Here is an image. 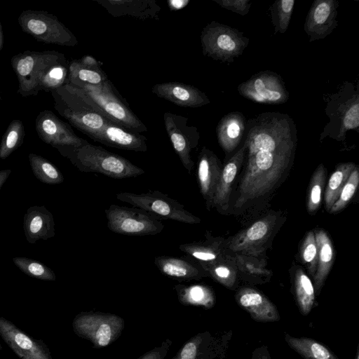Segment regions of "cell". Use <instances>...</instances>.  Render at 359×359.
I'll use <instances>...</instances> for the list:
<instances>
[{
	"label": "cell",
	"instance_id": "obj_1",
	"mask_svg": "<svg viewBox=\"0 0 359 359\" xmlns=\"http://www.w3.org/2000/svg\"><path fill=\"white\" fill-rule=\"evenodd\" d=\"M246 163L235 205L271 191L289 170L297 146L293 119L279 111L262 112L246 121Z\"/></svg>",
	"mask_w": 359,
	"mask_h": 359
},
{
	"label": "cell",
	"instance_id": "obj_2",
	"mask_svg": "<svg viewBox=\"0 0 359 359\" xmlns=\"http://www.w3.org/2000/svg\"><path fill=\"white\" fill-rule=\"evenodd\" d=\"M80 171L97 172L114 179L136 177L144 170L127 158L88 142L80 147H56Z\"/></svg>",
	"mask_w": 359,
	"mask_h": 359
},
{
	"label": "cell",
	"instance_id": "obj_3",
	"mask_svg": "<svg viewBox=\"0 0 359 359\" xmlns=\"http://www.w3.org/2000/svg\"><path fill=\"white\" fill-rule=\"evenodd\" d=\"M50 93L57 111L89 137L113 123L81 88L65 84Z\"/></svg>",
	"mask_w": 359,
	"mask_h": 359
},
{
	"label": "cell",
	"instance_id": "obj_4",
	"mask_svg": "<svg viewBox=\"0 0 359 359\" xmlns=\"http://www.w3.org/2000/svg\"><path fill=\"white\" fill-rule=\"evenodd\" d=\"M329 122L320 140L329 137L337 141L345 139L346 132L359 128V91L358 86L345 82L339 90L328 97L325 109Z\"/></svg>",
	"mask_w": 359,
	"mask_h": 359
},
{
	"label": "cell",
	"instance_id": "obj_5",
	"mask_svg": "<svg viewBox=\"0 0 359 359\" xmlns=\"http://www.w3.org/2000/svg\"><path fill=\"white\" fill-rule=\"evenodd\" d=\"M65 58L55 50H25L13 56L11 63L18 82V93L25 97L37 95L47 72Z\"/></svg>",
	"mask_w": 359,
	"mask_h": 359
},
{
	"label": "cell",
	"instance_id": "obj_6",
	"mask_svg": "<svg viewBox=\"0 0 359 359\" xmlns=\"http://www.w3.org/2000/svg\"><path fill=\"white\" fill-rule=\"evenodd\" d=\"M200 39L204 55L227 64L241 56L250 41L238 29L217 21L204 27Z\"/></svg>",
	"mask_w": 359,
	"mask_h": 359
},
{
	"label": "cell",
	"instance_id": "obj_7",
	"mask_svg": "<svg viewBox=\"0 0 359 359\" xmlns=\"http://www.w3.org/2000/svg\"><path fill=\"white\" fill-rule=\"evenodd\" d=\"M22 30L37 41L63 46H75L78 40L58 18L45 11L25 10L18 18Z\"/></svg>",
	"mask_w": 359,
	"mask_h": 359
},
{
	"label": "cell",
	"instance_id": "obj_8",
	"mask_svg": "<svg viewBox=\"0 0 359 359\" xmlns=\"http://www.w3.org/2000/svg\"><path fill=\"white\" fill-rule=\"evenodd\" d=\"M125 326L120 316L102 312H81L72 322L74 333L88 340L95 348L106 347L121 334Z\"/></svg>",
	"mask_w": 359,
	"mask_h": 359
},
{
	"label": "cell",
	"instance_id": "obj_9",
	"mask_svg": "<svg viewBox=\"0 0 359 359\" xmlns=\"http://www.w3.org/2000/svg\"><path fill=\"white\" fill-rule=\"evenodd\" d=\"M116 198L160 219H171L191 224L201 222V219L186 210L184 205L158 191L142 194L121 192L116 195Z\"/></svg>",
	"mask_w": 359,
	"mask_h": 359
},
{
	"label": "cell",
	"instance_id": "obj_10",
	"mask_svg": "<svg viewBox=\"0 0 359 359\" xmlns=\"http://www.w3.org/2000/svg\"><path fill=\"white\" fill-rule=\"evenodd\" d=\"M115 124L134 133L147 132V128L131 111L109 80L99 87L81 88Z\"/></svg>",
	"mask_w": 359,
	"mask_h": 359
},
{
	"label": "cell",
	"instance_id": "obj_11",
	"mask_svg": "<svg viewBox=\"0 0 359 359\" xmlns=\"http://www.w3.org/2000/svg\"><path fill=\"white\" fill-rule=\"evenodd\" d=\"M104 212L108 229L116 233L126 236L156 235L164 228L160 219L138 208L112 204Z\"/></svg>",
	"mask_w": 359,
	"mask_h": 359
},
{
	"label": "cell",
	"instance_id": "obj_12",
	"mask_svg": "<svg viewBox=\"0 0 359 359\" xmlns=\"http://www.w3.org/2000/svg\"><path fill=\"white\" fill-rule=\"evenodd\" d=\"M239 94L252 102L266 104H283L289 99V93L281 76L264 70L257 72L238 86Z\"/></svg>",
	"mask_w": 359,
	"mask_h": 359
},
{
	"label": "cell",
	"instance_id": "obj_13",
	"mask_svg": "<svg viewBox=\"0 0 359 359\" xmlns=\"http://www.w3.org/2000/svg\"><path fill=\"white\" fill-rule=\"evenodd\" d=\"M163 120L176 154L184 168L191 173L194 166L191 151L198 146L200 140L198 128L189 124L188 118L169 111L163 114Z\"/></svg>",
	"mask_w": 359,
	"mask_h": 359
},
{
	"label": "cell",
	"instance_id": "obj_14",
	"mask_svg": "<svg viewBox=\"0 0 359 359\" xmlns=\"http://www.w3.org/2000/svg\"><path fill=\"white\" fill-rule=\"evenodd\" d=\"M35 128L39 138L54 148L80 147L88 142L77 136L71 126L60 119L53 111L43 110L35 119Z\"/></svg>",
	"mask_w": 359,
	"mask_h": 359
},
{
	"label": "cell",
	"instance_id": "obj_15",
	"mask_svg": "<svg viewBox=\"0 0 359 359\" xmlns=\"http://www.w3.org/2000/svg\"><path fill=\"white\" fill-rule=\"evenodd\" d=\"M231 336V331H227L219 336H214L208 331L200 332L187 341L172 359L222 358L229 347Z\"/></svg>",
	"mask_w": 359,
	"mask_h": 359
},
{
	"label": "cell",
	"instance_id": "obj_16",
	"mask_svg": "<svg viewBox=\"0 0 359 359\" xmlns=\"http://www.w3.org/2000/svg\"><path fill=\"white\" fill-rule=\"evenodd\" d=\"M0 335L20 359H53L47 345L35 339L0 316Z\"/></svg>",
	"mask_w": 359,
	"mask_h": 359
},
{
	"label": "cell",
	"instance_id": "obj_17",
	"mask_svg": "<svg viewBox=\"0 0 359 359\" xmlns=\"http://www.w3.org/2000/svg\"><path fill=\"white\" fill-rule=\"evenodd\" d=\"M276 222L274 215H269L256 221L248 228L233 237L226 246L233 252L255 257L264 250Z\"/></svg>",
	"mask_w": 359,
	"mask_h": 359
},
{
	"label": "cell",
	"instance_id": "obj_18",
	"mask_svg": "<svg viewBox=\"0 0 359 359\" xmlns=\"http://www.w3.org/2000/svg\"><path fill=\"white\" fill-rule=\"evenodd\" d=\"M339 1L316 0L306 17L304 30L309 42L323 39L337 27Z\"/></svg>",
	"mask_w": 359,
	"mask_h": 359
},
{
	"label": "cell",
	"instance_id": "obj_19",
	"mask_svg": "<svg viewBox=\"0 0 359 359\" xmlns=\"http://www.w3.org/2000/svg\"><path fill=\"white\" fill-rule=\"evenodd\" d=\"M222 169L220 161L216 154L203 147L198 158L197 180L200 192L208 210L212 208V200Z\"/></svg>",
	"mask_w": 359,
	"mask_h": 359
},
{
	"label": "cell",
	"instance_id": "obj_20",
	"mask_svg": "<svg viewBox=\"0 0 359 359\" xmlns=\"http://www.w3.org/2000/svg\"><path fill=\"white\" fill-rule=\"evenodd\" d=\"M154 264L164 276L179 282L199 280L208 276L207 271L193 257L187 256H157Z\"/></svg>",
	"mask_w": 359,
	"mask_h": 359
},
{
	"label": "cell",
	"instance_id": "obj_21",
	"mask_svg": "<svg viewBox=\"0 0 359 359\" xmlns=\"http://www.w3.org/2000/svg\"><path fill=\"white\" fill-rule=\"evenodd\" d=\"M157 97L183 107H200L210 103L205 93L194 86L180 82L157 83L151 88Z\"/></svg>",
	"mask_w": 359,
	"mask_h": 359
},
{
	"label": "cell",
	"instance_id": "obj_22",
	"mask_svg": "<svg viewBox=\"0 0 359 359\" xmlns=\"http://www.w3.org/2000/svg\"><path fill=\"white\" fill-rule=\"evenodd\" d=\"M235 299L238 304L257 322H276L280 315L276 306L261 292L249 287L240 288Z\"/></svg>",
	"mask_w": 359,
	"mask_h": 359
},
{
	"label": "cell",
	"instance_id": "obj_23",
	"mask_svg": "<svg viewBox=\"0 0 359 359\" xmlns=\"http://www.w3.org/2000/svg\"><path fill=\"white\" fill-rule=\"evenodd\" d=\"M90 138L108 147L120 149L147 151V137L109 123Z\"/></svg>",
	"mask_w": 359,
	"mask_h": 359
},
{
	"label": "cell",
	"instance_id": "obj_24",
	"mask_svg": "<svg viewBox=\"0 0 359 359\" xmlns=\"http://www.w3.org/2000/svg\"><path fill=\"white\" fill-rule=\"evenodd\" d=\"M245 153L246 144L244 141L222 169L212 205L217 210L226 211L228 209L232 186L245 160Z\"/></svg>",
	"mask_w": 359,
	"mask_h": 359
},
{
	"label": "cell",
	"instance_id": "obj_25",
	"mask_svg": "<svg viewBox=\"0 0 359 359\" xmlns=\"http://www.w3.org/2000/svg\"><path fill=\"white\" fill-rule=\"evenodd\" d=\"M108 81L99 62L92 56L85 55L69 62L67 84L79 88L87 86L99 87Z\"/></svg>",
	"mask_w": 359,
	"mask_h": 359
},
{
	"label": "cell",
	"instance_id": "obj_26",
	"mask_svg": "<svg viewBox=\"0 0 359 359\" xmlns=\"http://www.w3.org/2000/svg\"><path fill=\"white\" fill-rule=\"evenodd\" d=\"M23 230L27 241L31 244L38 240L53 238L55 231L52 213L44 205L29 208L23 217Z\"/></svg>",
	"mask_w": 359,
	"mask_h": 359
},
{
	"label": "cell",
	"instance_id": "obj_27",
	"mask_svg": "<svg viewBox=\"0 0 359 359\" xmlns=\"http://www.w3.org/2000/svg\"><path fill=\"white\" fill-rule=\"evenodd\" d=\"M96 3L114 17L130 16L137 19H159L161 7L154 0H102Z\"/></svg>",
	"mask_w": 359,
	"mask_h": 359
},
{
	"label": "cell",
	"instance_id": "obj_28",
	"mask_svg": "<svg viewBox=\"0 0 359 359\" xmlns=\"http://www.w3.org/2000/svg\"><path fill=\"white\" fill-rule=\"evenodd\" d=\"M246 119L240 111L224 116L216 127L217 141L226 154L236 151L245 133Z\"/></svg>",
	"mask_w": 359,
	"mask_h": 359
},
{
	"label": "cell",
	"instance_id": "obj_29",
	"mask_svg": "<svg viewBox=\"0 0 359 359\" xmlns=\"http://www.w3.org/2000/svg\"><path fill=\"white\" fill-rule=\"evenodd\" d=\"M318 245V264L313 276L315 295L318 296L332 269L334 252L332 243L326 231L319 229L315 233Z\"/></svg>",
	"mask_w": 359,
	"mask_h": 359
},
{
	"label": "cell",
	"instance_id": "obj_30",
	"mask_svg": "<svg viewBox=\"0 0 359 359\" xmlns=\"http://www.w3.org/2000/svg\"><path fill=\"white\" fill-rule=\"evenodd\" d=\"M207 240L181 244L179 249L196 259L204 269L214 264L222 258L220 241L207 234Z\"/></svg>",
	"mask_w": 359,
	"mask_h": 359
},
{
	"label": "cell",
	"instance_id": "obj_31",
	"mask_svg": "<svg viewBox=\"0 0 359 359\" xmlns=\"http://www.w3.org/2000/svg\"><path fill=\"white\" fill-rule=\"evenodd\" d=\"M287 345L303 359H339L327 346L309 337H297L284 333Z\"/></svg>",
	"mask_w": 359,
	"mask_h": 359
},
{
	"label": "cell",
	"instance_id": "obj_32",
	"mask_svg": "<svg viewBox=\"0 0 359 359\" xmlns=\"http://www.w3.org/2000/svg\"><path fill=\"white\" fill-rule=\"evenodd\" d=\"M177 298L184 305L203 306L211 309L215 303V295L208 286L201 284L175 285Z\"/></svg>",
	"mask_w": 359,
	"mask_h": 359
},
{
	"label": "cell",
	"instance_id": "obj_33",
	"mask_svg": "<svg viewBox=\"0 0 359 359\" xmlns=\"http://www.w3.org/2000/svg\"><path fill=\"white\" fill-rule=\"evenodd\" d=\"M292 287L299 312L303 316H307L315 306L316 295L311 280L301 268L294 272Z\"/></svg>",
	"mask_w": 359,
	"mask_h": 359
},
{
	"label": "cell",
	"instance_id": "obj_34",
	"mask_svg": "<svg viewBox=\"0 0 359 359\" xmlns=\"http://www.w3.org/2000/svg\"><path fill=\"white\" fill-rule=\"evenodd\" d=\"M355 166L351 162L340 163L331 175L324 194L325 208L327 211L330 212L338 199L344 185Z\"/></svg>",
	"mask_w": 359,
	"mask_h": 359
},
{
	"label": "cell",
	"instance_id": "obj_35",
	"mask_svg": "<svg viewBox=\"0 0 359 359\" xmlns=\"http://www.w3.org/2000/svg\"><path fill=\"white\" fill-rule=\"evenodd\" d=\"M30 166L35 177L48 184H58L64 181L62 172L46 158L36 154L28 156Z\"/></svg>",
	"mask_w": 359,
	"mask_h": 359
},
{
	"label": "cell",
	"instance_id": "obj_36",
	"mask_svg": "<svg viewBox=\"0 0 359 359\" xmlns=\"http://www.w3.org/2000/svg\"><path fill=\"white\" fill-rule=\"evenodd\" d=\"M25 132L23 123L13 120L6 128L0 143V158L5 159L23 143Z\"/></svg>",
	"mask_w": 359,
	"mask_h": 359
},
{
	"label": "cell",
	"instance_id": "obj_37",
	"mask_svg": "<svg viewBox=\"0 0 359 359\" xmlns=\"http://www.w3.org/2000/svg\"><path fill=\"white\" fill-rule=\"evenodd\" d=\"M294 0H277L269 7L274 34H284L288 29Z\"/></svg>",
	"mask_w": 359,
	"mask_h": 359
},
{
	"label": "cell",
	"instance_id": "obj_38",
	"mask_svg": "<svg viewBox=\"0 0 359 359\" xmlns=\"http://www.w3.org/2000/svg\"><path fill=\"white\" fill-rule=\"evenodd\" d=\"M69 62L66 58L51 67L39 84V91L51 92L67 83Z\"/></svg>",
	"mask_w": 359,
	"mask_h": 359
},
{
	"label": "cell",
	"instance_id": "obj_39",
	"mask_svg": "<svg viewBox=\"0 0 359 359\" xmlns=\"http://www.w3.org/2000/svg\"><path fill=\"white\" fill-rule=\"evenodd\" d=\"M326 173L324 165L320 164L312 175L307 196V210L309 212H315L320 205Z\"/></svg>",
	"mask_w": 359,
	"mask_h": 359
},
{
	"label": "cell",
	"instance_id": "obj_40",
	"mask_svg": "<svg viewBox=\"0 0 359 359\" xmlns=\"http://www.w3.org/2000/svg\"><path fill=\"white\" fill-rule=\"evenodd\" d=\"M15 265L26 275L43 280H55L54 271L43 263L27 257L13 258Z\"/></svg>",
	"mask_w": 359,
	"mask_h": 359
},
{
	"label": "cell",
	"instance_id": "obj_41",
	"mask_svg": "<svg viewBox=\"0 0 359 359\" xmlns=\"http://www.w3.org/2000/svg\"><path fill=\"white\" fill-rule=\"evenodd\" d=\"M204 269L208 273V276H210L224 286L230 289L235 287L237 280V271L227 261L222 259L214 264L205 267Z\"/></svg>",
	"mask_w": 359,
	"mask_h": 359
},
{
	"label": "cell",
	"instance_id": "obj_42",
	"mask_svg": "<svg viewBox=\"0 0 359 359\" xmlns=\"http://www.w3.org/2000/svg\"><path fill=\"white\" fill-rule=\"evenodd\" d=\"M318 245L313 231H309L301 247V258L309 273L313 278L318 264Z\"/></svg>",
	"mask_w": 359,
	"mask_h": 359
},
{
	"label": "cell",
	"instance_id": "obj_43",
	"mask_svg": "<svg viewBox=\"0 0 359 359\" xmlns=\"http://www.w3.org/2000/svg\"><path fill=\"white\" fill-rule=\"evenodd\" d=\"M359 184V170L355 166L344 185L338 199L331 208L332 213L341 211L354 196Z\"/></svg>",
	"mask_w": 359,
	"mask_h": 359
},
{
	"label": "cell",
	"instance_id": "obj_44",
	"mask_svg": "<svg viewBox=\"0 0 359 359\" xmlns=\"http://www.w3.org/2000/svg\"><path fill=\"white\" fill-rule=\"evenodd\" d=\"M237 255L236 258L237 265L240 266L242 269L241 270L247 275L255 278L257 282L259 283L258 278L260 283H263L262 278L269 277V271L261 265L258 261H253V257L244 255Z\"/></svg>",
	"mask_w": 359,
	"mask_h": 359
},
{
	"label": "cell",
	"instance_id": "obj_45",
	"mask_svg": "<svg viewBox=\"0 0 359 359\" xmlns=\"http://www.w3.org/2000/svg\"><path fill=\"white\" fill-rule=\"evenodd\" d=\"M220 7L239 14L246 15L250 9L252 2L250 0H213Z\"/></svg>",
	"mask_w": 359,
	"mask_h": 359
},
{
	"label": "cell",
	"instance_id": "obj_46",
	"mask_svg": "<svg viewBox=\"0 0 359 359\" xmlns=\"http://www.w3.org/2000/svg\"><path fill=\"white\" fill-rule=\"evenodd\" d=\"M171 344L172 341L167 339L159 346L154 348L137 359H165Z\"/></svg>",
	"mask_w": 359,
	"mask_h": 359
},
{
	"label": "cell",
	"instance_id": "obj_47",
	"mask_svg": "<svg viewBox=\"0 0 359 359\" xmlns=\"http://www.w3.org/2000/svg\"><path fill=\"white\" fill-rule=\"evenodd\" d=\"M250 359H271L268 347L266 346H262L256 348Z\"/></svg>",
	"mask_w": 359,
	"mask_h": 359
},
{
	"label": "cell",
	"instance_id": "obj_48",
	"mask_svg": "<svg viewBox=\"0 0 359 359\" xmlns=\"http://www.w3.org/2000/svg\"><path fill=\"white\" fill-rule=\"evenodd\" d=\"M168 6L170 11H178L186 7L189 3V0H169Z\"/></svg>",
	"mask_w": 359,
	"mask_h": 359
},
{
	"label": "cell",
	"instance_id": "obj_49",
	"mask_svg": "<svg viewBox=\"0 0 359 359\" xmlns=\"http://www.w3.org/2000/svg\"><path fill=\"white\" fill-rule=\"evenodd\" d=\"M11 173V170L10 169L0 170V189L4 182H6Z\"/></svg>",
	"mask_w": 359,
	"mask_h": 359
},
{
	"label": "cell",
	"instance_id": "obj_50",
	"mask_svg": "<svg viewBox=\"0 0 359 359\" xmlns=\"http://www.w3.org/2000/svg\"><path fill=\"white\" fill-rule=\"evenodd\" d=\"M3 45H4V33H3L2 24L0 20V50L2 49Z\"/></svg>",
	"mask_w": 359,
	"mask_h": 359
},
{
	"label": "cell",
	"instance_id": "obj_51",
	"mask_svg": "<svg viewBox=\"0 0 359 359\" xmlns=\"http://www.w3.org/2000/svg\"><path fill=\"white\" fill-rule=\"evenodd\" d=\"M355 359H359V351L358 348H357Z\"/></svg>",
	"mask_w": 359,
	"mask_h": 359
},
{
	"label": "cell",
	"instance_id": "obj_52",
	"mask_svg": "<svg viewBox=\"0 0 359 359\" xmlns=\"http://www.w3.org/2000/svg\"><path fill=\"white\" fill-rule=\"evenodd\" d=\"M0 349H2L1 345L0 344Z\"/></svg>",
	"mask_w": 359,
	"mask_h": 359
},
{
	"label": "cell",
	"instance_id": "obj_53",
	"mask_svg": "<svg viewBox=\"0 0 359 359\" xmlns=\"http://www.w3.org/2000/svg\"><path fill=\"white\" fill-rule=\"evenodd\" d=\"M1 94H0V100H1Z\"/></svg>",
	"mask_w": 359,
	"mask_h": 359
}]
</instances>
